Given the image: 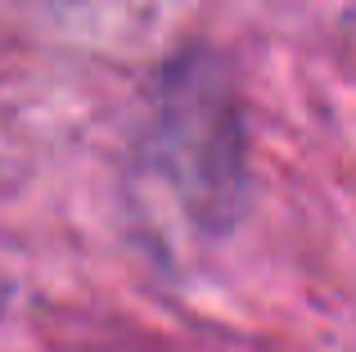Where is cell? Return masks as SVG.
I'll return each instance as SVG.
<instances>
[{"label": "cell", "instance_id": "1", "mask_svg": "<svg viewBox=\"0 0 356 352\" xmlns=\"http://www.w3.org/2000/svg\"><path fill=\"white\" fill-rule=\"evenodd\" d=\"M149 159L203 235H226L248 194V127L235 68L212 45H185L158 68Z\"/></svg>", "mask_w": 356, "mask_h": 352}]
</instances>
